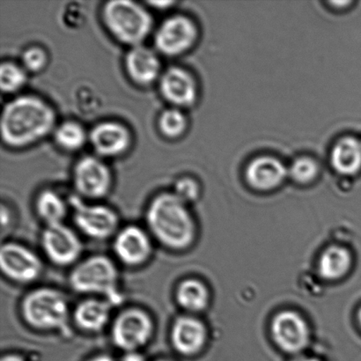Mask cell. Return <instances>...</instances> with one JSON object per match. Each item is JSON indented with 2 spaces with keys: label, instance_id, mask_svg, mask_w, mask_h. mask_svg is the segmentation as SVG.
Here are the masks:
<instances>
[{
  "label": "cell",
  "instance_id": "f1b7e54d",
  "mask_svg": "<svg viewBox=\"0 0 361 361\" xmlns=\"http://www.w3.org/2000/svg\"><path fill=\"white\" fill-rule=\"evenodd\" d=\"M200 185L196 180L190 176H183L176 180L173 192L187 204L196 200L200 196Z\"/></svg>",
  "mask_w": 361,
  "mask_h": 361
},
{
  "label": "cell",
  "instance_id": "30bf717a",
  "mask_svg": "<svg viewBox=\"0 0 361 361\" xmlns=\"http://www.w3.org/2000/svg\"><path fill=\"white\" fill-rule=\"evenodd\" d=\"M0 268L10 281L30 284L40 278L44 264L40 257L27 247L16 243H6L0 250Z\"/></svg>",
  "mask_w": 361,
  "mask_h": 361
},
{
  "label": "cell",
  "instance_id": "ffe728a7",
  "mask_svg": "<svg viewBox=\"0 0 361 361\" xmlns=\"http://www.w3.org/2000/svg\"><path fill=\"white\" fill-rule=\"evenodd\" d=\"M331 167L338 174L353 176L361 171V141L358 137L345 136L331 148Z\"/></svg>",
  "mask_w": 361,
  "mask_h": 361
},
{
  "label": "cell",
  "instance_id": "d4e9b609",
  "mask_svg": "<svg viewBox=\"0 0 361 361\" xmlns=\"http://www.w3.org/2000/svg\"><path fill=\"white\" fill-rule=\"evenodd\" d=\"M158 126L164 137L171 140L178 139L185 133L188 120L180 109L172 107L161 112Z\"/></svg>",
  "mask_w": 361,
  "mask_h": 361
},
{
  "label": "cell",
  "instance_id": "d590c367",
  "mask_svg": "<svg viewBox=\"0 0 361 361\" xmlns=\"http://www.w3.org/2000/svg\"><path fill=\"white\" fill-rule=\"evenodd\" d=\"M293 361H319L317 359L310 358V357H299Z\"/></svg>",
  "mask_w": 361,
  "mask_h": 361
},
{
  "label": "cell",
  "instance_id": "4316f807",
  "mask_svg": "<svg viewBox=\"0 0 361 361\" xmlns=\"http://www.w3.org/2000/svg\"><path fill=\"white\" fill-rule=\"evenodd\" d=\"M320 165L310 157H297L288 167V176L297 183L307 184L316 180L320 173Z\"/></svg>",
  "mask_w": 361,
  "mask_h": 361
},
{
  "label": "cell",
  "instance_id": "9a60e30c",
  "mask_svg": "<svg viewBox=\"0 0 361 361\" xmlns=\"http://www.w3.org/2000/svg\"><path fill=\"white\" fill-rule=\"evenodd\" d=\"M288 176V167L279 158L261 155L247 165L245 178L254 189L267 191L282 184Z\"/></svg>",
  "mask_w": 361,
  "mask_h": 361
},
{
  "label": "cell",
  "instance_id": "f546056e",
  "mask_svg": "<svg viewBox=\"0 0 361 361\" xmlns=\"http://www.w3.org/2000/svg\"><path fill=\"white\" fill-rule=\"evenodd\" d=\"M120 361H147L140 352L125 353Z\"/></svg>",
  "mask_w": 361,
  "mask_h": 361
},
{
  "label": "cell",
  "instance_id": "2e32d148",
  "mask_svg": "<svg viewBox=\"0 0 361 361\" xmlns=\"http://www.w3.org/2000/svg\"><path fill=\"white\" fill-rule=\"evenodd\" d=\"M275 341L283 350L296 353L306 348L310 338L309 328L298 314L286 311L276 317L272 324Z\"/></svg>",
  "mask_w": 361,
  "mask_h": 361
},
{
  "label": "cell",
  "instance_id": "4fadbf2b",
  "mask_svg": "<svg viewBox=\"0 0 361 361\" xmlns=\"http://www.w3.org/2000/svg\"><path fill=\"white\" fill-rule=\"evenodd\" d=\"M162 97L175 108L191 107L197 100V85L190 72L182 67H169L160 78Z\"/></svg>",
  "mask_w": 361,
  "mask_h": 361
},
{
  "label": "cell",
  "instance_id": "d6a6232c",
  "mask_svg": "<svg viewBox=\"0 0 361 361\" xmlns=\"http://www.w3.org/2000/svg\"><path fill=\"white\" fill-rule=\"evenodd\" d=\"M87 361H115L112 357L107 355H98L97 356L92 357L91 359Z\"/></svg>",
  "mask_w": 361,
  "mask_h": 361
},
{
  "label": "cell",
  "instance_id": "7a4b0ae2",
  "mask_svg": "<svg viewBox=\"0 0 361 361\" xmlns=\"http://www.w3.org/2000/svg\"><path fill=\"white\" fill-rule=\"evenodd\" d=\"M146 221L152 235L167 249H186L193 242L195 226L186 204L174 192H161L151 200Z\"/></svg>",
  "mask_w": 361,
  "mask_h": 361
},
{
  "label": "cell",
  "instance_id": "836d02e7",
  "mask_svg": "<svg viewBox=\"0 0 361 361\" xmlns=\"http://www.w3.org/2000/svg\"><path fill=\"white\" fill-rule=\"evenodd\" d=\"M331 6L334 7V8L337 9H345L346 6L351 5V1H339V2H331Z\"/></svg>",
  "mask_w": 361,
  "mask_h": 361
},
{
  "label": "cell",
  "instance_id": "8fae6325",
  "mask_svg": "<svg viewBox=\"0 0 361 361\" xmlns=\"http://www.w3.org/2000/svg\"><path fill=\"white\" fill-rule=\"evenodd\" d=\"M73 185L80 196L99 200L107 196L112 185L108 166L95 157L80 159L73 169Z\"/></svg>",
  "mask_w": 361,
  "mask_h": 361
},
{
  "label": "cell",
  "instance_id": "f35d334b",
  "mask_svg": "<svg viewBox=\"0 0 361 361\" xmlns=\"http://www.w3.org/2000/svg\"><path fill=\"white\" fill-rule=\"evenodd\" d=\"M360 141H361V139H360Z\"/></svg>",
  "mask_w": 361,
  "mask_h": 361
},
{
  "label": "cell",
  "instance_id": "74e56055",
  "mask_svg": "<svg viewBox=\"0 0 361 361\" xmlns=\"http://www.w3.org/2000/svg\"><path fill=\"white\" fill-rule=\"evenodd\" d=\"M360 324H361V310H360Z\"/></svg>",
  "mask_w": 361,
  "mask_h": 361
},
{
  "label": "cell",
  "instance_id": "cb8c5ba5",
  "mask_svg": "<svg viewBox=\"0 0 361 361\" xmlns=\"http://www.w3.org/2000/svg\"><path fill=\"white\" fill-rule=\"evenodd\" d=\"M54 139L56 145L62 149L73 152L80 150L84 147L88 136L80 123L66 121L56 127Z\"/></svg>",
  "mask_w": 361,
  "mask_h": 361
},
{
  "label": "cell",
  "instance_id": "3957f363",
  "mask_svg": "<svg viewBox=\"0 0 361 361\" xmlns=\"http://www.w3.org/2000/svg\"><path fill=\"white\" fill-rule=\"evenodd\" d=\"M69 284L76 293L104 296L111 304L122 300L118 269L104 255H94L76 264L71 271Z\"/></svg>",
  "mask_w": 361,
  "mask_h": 361
},
{
  "label": "cell",
  "instance_id": "484cf974",
  "mask_svg": "<svg viewBox=\"0 0 361 361\" xmlns=\"http://www.w3.org/2000/svg\"><path fill=\"white\" fill-rule=\"evenodd\" d=\"M27 82V71L12 62H4L0 66V88L5 94L19 91Z\"/></svg>",
  "mask_w": 361,
  "mask_h": 361
},
{
  "label": "cell",
  "instance_id": "e0dca14e",
  "mask_svg": "<svg viewBox=\"0 0 361 361\" xmlns=\"http://www.w3.org/2000/svg\"><path fill=\"white\" fill-rule=\"evenodd\" d=\"M125 66L130 79L140 86H149L161 76L160 59L153 49L144 45L130 48Z\"/></svg>",
  "mask_w": 361,
  "mask_h": 361
},
{
  "label": "cell",
  "instance_id": "44dd1931",
  "mask_svg": "<svg viewBox=\"0 0 361 361\" xmlns=\"http://www.w3.org/2000/svg\"><path fill=\"white\" fill-rule=\"evenodd\" d=\"M35 212L46 226L61 224L68 207L65 200L53 190H44L35 200Z\"/></svg>",
  "mask_w": 361,
  "mask_h": 361
},
{
  "label": "cell",
  "instance_id": "83f0119b",
  "mask_svg": "<svg viewBox=\"0 0 361 361\" xmlns=\"http://www.w3.org/2000/svg\"><path fill=\"white\" fill-rule=\"evenodd\" d=\"M21 63H23V67L27 72H41L47 65V53L44 49L37 47V46L30 47L23 53Z\"/></svg>",
  "mask_w": 361,
  "mask_h": 361
},
{
  "label": "cell",
  "instance_id": "8992f818",
  "mask_svg": "<svg viewBox=\"0 0 361 361\" xmlns=\"http://www.w3.org/2000/svg\"><path fill=\"white\" fill-rule=\"evenodd\" d=\"M154 321L146 310L128 307L116 317L111 326V341L125 353L139 352L153 337Z\"/></svg>",
  "mask_w": 361,
  "mask_h": 361
},
{
  "label": "cell",
  "instance_id": "d6986e66",
  "mask_svg": "<svg viewBox=\"0 0 361 361\" xmlns=\"http://www.w3.org/2000/svg\"><path fill=\"white\" fill-rule=\"evenodd\" d=\"M111 303L107 300L88 298L76 306L73 320L80 330L97 334L107 326L111 318Z\"/></svg>",
  "mask_w": 361,
  "mask_h": 361
},
{
  "label": "cell",
  "instance_id": "5bb4252c",
  "mask_svg": "<svg viewBox=\"0 0 361 361\" xmlns=\"http://www.w3.org/2000/svg\"><path fill=\"white\" fill-rule=\"evenodd\" d=\"M88 140L95 153L102 157H116L128 149L132 136L122 123L105 121L91 130Z\"/></svg>",
  "mask_w": 361,
  "mask_h": 361
},
{
  "label": "cell",
  "instance_id": "603a6c76",
  "mask_svg": "<svg viewBox=\"0 0 361 361\" xmlns=\"http://www.w3.org/2000/svg\"><path fill=\"white\" fill-rule=\"evenodd\" d=\"M351 265V256L344 247L334 246L329 247L322 256L319 271L327 279H337L348 271Z\"/></svg>",
  "mask_w": 361,
  "mask_h": 361
},
{
  "label": "cell",
  "instance_id": "7402d4cb",
  "mask_svg": "<svg viewBox=\"0 0 361 361\" xmlns=\"http://www.w3.org/2000/svg\"><path fill=\"white\" fill-rule=\"evenodd\" d=\"M176 299L183 310L198 312L207 307L208 292L203 283L197 279H186L178 285Z\"/></svg>",
  "mask_w": 361,
  "mask_h": 361
},
{
  "label": "cell",
  "instance_id": "277c9868",
  "mask_svg": "<svg viewBox=\"0 0 361 361\" xmlns=\"http://www.w3.org/2000/svg\"><path fill=\"white\" fill-rule=\"evenodd\" d=\"M105 27L116 40L130 47L141 45L153 28V18L140 4L111 0L102 10Z\"/></svg>",
  "mask_w": 361,
  "mask_h": 361
},
{
  "label": "cell",
  "instance_id": "6da1fadb",
  "mask_svg": "<svg viewBox=\"0 0 361 361\" xmlns=\"http://www.w3.org/2000/svg\"><path fill=\"white\" fill-rule=\"evenodd\" d=\"M56 127L54 109L35 95H20L7 102L2 109L1 139L6 146L16 149L44 139Z\"/></svg>",
  "mask_w": 361,
  "mask_h": 361
},
{
  "label": "cell",
  "instance_id": "52a82bcc",
  "mask_svg": "<svg viewBox=\"0 0 361 361\" xmlns=\"http://www.w3.org/2000/svg\"><path fill=\"white\" fill-rule=\"evenodd\" d=\"M74 224L88 238L104 240L118 232L119 217L111 207L84 203L77 196L71 197Z\"/></svg>",
  "mask_w": 361,
  "mask_h": 361
},
{
  "label": "cell",
  "instance_id": "1f68e13d",
  "mask_svg": "<svg viewBox=\"0 0 361 361\" xmlns=\"http://www.w3.org/2000/svg\"><path fill=\"white\" fill-rule=\"evenodd\" d=\"M0 361H27L24 357L19 355H14V353H8V355H4Z\"/></svg>",
  "mask_w": 361,
  "mask_h": 361
},
{
  "label": "cell",
  "instance_id": "ba28073f",
  "mask_svg": "<svg viewBox=\"0 0 361 361\" xmlns=\"http://www.w3.org/2000/svg\"><path fill=\"white\" fill-rule=\"evenodd\" d=\"M198 38L197 24L190 17L176 14L167 18L158 27L154 45L161 54L178 56L190 51Z\"/></svg>",
  "mask_w": 361,
  "mask_h": 361
},
{
  "label": "cell",
  "instance_id": "e575fe53",
  "mask_svg": "<svg viewBox=\"0 0 361 361\" xmlns=\"http://www.w3.org/2000/svg\"><path fill=\"white\" fill-rule=\"evenodd\" d=\"M151 5H153L154 6H157L159 5L161 6L160 8H166V7H168L169 6L172 5V4H174V2H151Z\"/></svg>",
  "mask_w": 361,
  "mask_h": 361
},
{
  "label": "cell",
  "instance_id": "9c48e42d",
  "mask_svg": "<svg viewBox=\"0 0 361 361\" xmlns=\"http://www.w3.org/2000/svg\"><path fill=\"white\" fill-rule=\"evenodd\" d=\"M41 245L48 259L61 267L76 264L83 251L79 235L63 223L46 226L42 233Z\"/></svg>",
  "mask_w": 361,
  "mask_h": 361
},
{
  "label": "cell",
  "instance_id": "ac0fdd59",
  "mask_svg": "<svg viewBox=\"0 0 361 361\" xmlns=\"http://www.w3.org/2000/svg\"><path fill=\"white\" fill-rule=\"evenodd\" d=\"M205 328L192 317H180L171 327L173 348L182 355H192L200 351L205 342Z\"/></svg>",
  "mask_w": 361,
  "mask_h": 361
},
{
  "label": "cell",
  "instance_id": "7c38bea8",
  "mask_svg": "<svg viewBox=\"0 0 361 361\" xmlns=\"http://www.w3.org/2000/svg\"><path fill=\"white\" fill-rule=\"evenodd\" d=\"M112 247L116 258L129 267L144 264L153 252L149 235L140 226L134 225L118 230L114 236Z\"/></svg>",
  "mask_w": 361,
  "mask_h": 361
},
{
  "label": "cell",
  "instance_id": "5b68a950",
  "mask_svg": "<svg viewBox=\"0 0 361 361\" xmlns=\"http://www.w3.org/2000/svg\"><path fill=\"white\" fill-rule=\"evenodd\" d=\"M25 323L37 331H66L70 309L66 296L59 290L39 288L27 293L20 303Z\"/></svg>",
  "mask_w": 361,
  "mask_h": 361
},
{
  "label": "cell",
  "instance_id": "8d00e7d4",
  "mask_svg": "<svg viewBox=\"0 0 361 361\" xmlns=\"http://www.w3.org/2000/svg\"><path fill=\"white\" fill-rule=\"evenodd\" d=\"M155 361H174V360L164 358V359H159V360H155Z\"/></svg>",
  "mask_w": 361,
  "mask_h": 361
},
{
  "label": "cell",
  "instance_id": "4dcf8cb0",
  "mask_svg": "<svg viewBox=\"0 0 361 361\" xmlns=\"http://www.w3.org/2000/svg\"><path fill=\"white\" fill-rule=\"evenodd\" d=\"M11 222V214L10 211L6 205L2 204L1 208V225L2 228H5V226H8Z\"/></svg>",
  "mask_w": 361,
  "mask_h": 361
}]
</instances>
